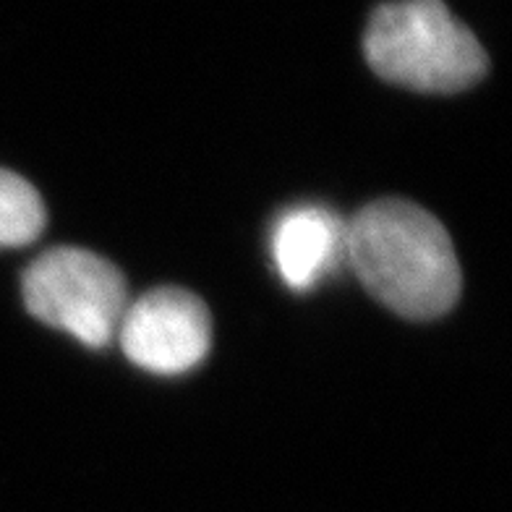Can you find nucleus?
I'll return each instance as SVG.
<instances>
[{
  "label": "nucleus",
  "instance_id": "20e7f679",
  "mask_svg": "<svg viewBox=\"0 0 512 512\" xmlns=\"http://www.w3.org/2000/svg\"><path fill=\"white\" fill-rule=\"evenodd\" d=\"M115 337L131 364L173 377L204 361L212 345V317L189 290L155 288L126 306Z\"/></svg>",
  "mask_w": 512,
  "mask_h": 512
},
{
  "label": "nucleus",
  "instance_id": "39448f33",
  "mask_svg": "<svg viewBox=\"0 0 512 512\" xmlns=\"http://www.w3.org/2000/svg\"><path fill=\"white\" fill-rule=\"evenodd\" d=\"M277 275L296 293H306L345 262V220L319 204L285 209L270 233Z\"/></svg>",
  "mask_w": 512,
  "mask_h": 512
},
{
  "label": "nucleus",
  "instance_id": "f257e3e1",
  "mask_svg": "<svg viewBox=\"0 0 512 512\" xmlns=\"http://www.w3.org/2000/svg\"><path fill=\"white\" fill-rule=\"evenodd\" d=\"M345 264L371 296L405 319H437L460 296L450 233L405 199L366 204L345 223Z\"/></svg>",
  "mask_w": 512,
  "mask_h": 512
},
{
  "label": "nucleus",
  "instance_id": "423d86ee",
  "mask_svg": "<svg viewBox=\"0 0 512 512\" xmlns=\"http://www.w3.org/2000/svg\"><path fill=\"white\" fill-rule=\"evenodd\" d=\"M48 212L32 183L0 168V249L27 246L40 236Z\"/></svg>",
  "mask_w": 512,
  "mask_h": 512
},
{
  "label": "nucleus",
  "instance_id": "7ed1b4c3",
  "mask_svg": "<svg viewBox=\"0 0 512 512\" xmlns=\"http://www.w3.org/2000/svg\"><path fill=\"white\" fill-rule=\"evenodd\" d=\"M24 304L42 324L105 348L128 306L121 270L87 249L58 246L40 254L21 280Z\"/></svg>",
  "mask_w": 512,
  "mask_h": 512
},
{
  "label": "nucleus",
  "instance_id": "f03ea898",
  "mask_svg": "<svg viewBox=\"0 0 512 512\" xmlns=\"http://www.w3.org/2000/svg\"><path fill=\"white\" fill-rule=\"evenodd\" d=\"M364 53L379 79L398 87L452 95L484 79L481 42L442 0H392L369 19Z\"/></svg>",
  "mask_w": 512,
  "mask_h": 512
}]
</instances>
